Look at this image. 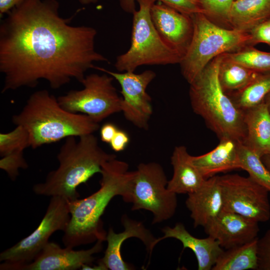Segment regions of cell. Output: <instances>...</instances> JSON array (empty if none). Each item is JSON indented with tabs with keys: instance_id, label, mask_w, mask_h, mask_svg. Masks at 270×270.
<instances>
[{
	"instance_id": "6da1fadb",
	"label": "cell",
	"mask_w": 270,
	"mask_h": 270,
	"mask_svg": "<svg viewBox=\"0 0 270 270\" xmlns=\"http://www.w3.org/2000/svg\"><path fill=\"white\" fill-rule=\"evenodd\" d=\"M59 7L56 0H24L2 18V93L35 88L40 80L52 89L73 79L81 83L94 62H108L95 48L96 30L70 25Z\"/></svg>"
},
{
	"instance_id": "7a4b0ae2",
	"label": "cell",
	"mask_w": 270,
	"mask_h": 270,
	"mask_svg": "<svg viewBox=\"0 0 270 270\" xmlns=\"http://www.w3.org/2000/svg\"><path fill=\"white\" fill-rule=\"evenodd\" d=\"M100 187L88 197L69 201L70 218L62 241L65 247L74 248L106 240L101 216L111 200L118 196L128 202L134 171H128V164L116 158L102 167Z\"/></svg>"
},
{
	"instance_id": "3957f363",
	"label": "cell",
	"mask_w": 270,
	"mask_h": 270,
	"mask_svg": "<svg viewBox=\"0 0 270 270\" xmlns=\"http://www.w3.org/2000/svg\"><path fill=\"white\" fill-rule=\"evenodd\" d=\"M75 137L66 138L57 155L58 168L50 172L44 182L34 186L36 194L61 196L69 201L78 199L77 188L100 174L104 162L116 158L100 148L93 134L80 136L78 140Z\"/></svg>"
},
{
	"instance_id": "277c9868",
	"label": "cell",
	"mask_w": 270,
	"mask_h": 270,
	"mask_svg": "<svg viewBox=\"0 0 270 270\" xmlns=\"http://www.w3.org/2000/svg\"><path fill=\"white\" fill-rule=\"evenodd\" d=\"M12 122L27 131L33 149L69 136L93 134L100 128L99 123L87 115L65 110L46 90L32 94L22 110L12 116Z\"/></svg>"
},
{
	"instance_id": "5b68a950",
	"label": "cell",
	"mask_w": 270,
	"mask_h": 270,
	"mask_svg": "<svg viewBox=\"0 0 270 270\" xmlns=\"http://www.w3.org/2000/svg\"><path fill=\"white\" fill-rule=\"evenodd\" d=\"M222 55L214 58L190 84V104L194 112L202 118L219 140L230 138L242 144L246 136L244 112L236 106L220 84L218 68Z\"/></svg>"
},
{
	"instance_id": "8992f818",
	"label": "cell",
	"mask_w": 270,
	"mask_h": 270,
	"mask_svg": "<svg viewBox=\"0 0 270 270\" xmlns=\"http://www.w3.org/2000/svg\"><path fill=\"white\" fill-rule=\"evenodd\" d=\"M194 25L192 38L182 58V75L190 84L215 58L250 46V36L246 32L220 26L204 14L191 16Z\"/></svg>"
},
{
	"instance_id": "52a82bcc",
	"label": "cell",
	"mask_w": 270,
	"mask_h": 270,
	"mask_svg": "<svg viewBox=\"0 0 270 270\" xmlns=\"http://www.w3.org/2000/svg\"><path fill=\"white\" fill-rule=\"evenodd\" d=\"M151 6L139 4L133 14L130 45L118 56L114 67L119 72H134L145 65L180 64L182 57L161 38L151 20Z\"/></svg>"
},
{
	"instance_id": "ba28073f",
	"label": "cell",
	"mask_w": 270,
	"mask_h": 270,
	"mask_svg": "<svg viewBox=\"0 0 270 270\" xmlns=\"http://www.w3.org/2000/svg\"><path fill=\"white\" fill-rule=\"evenodd\" d=\"M168 180L158 163H141L134 170L128 202L132 210H145L153 214L152 224L167 220L174 214L176 194L167 188Z\"/></svg>"
},
{
	"instance_id": "9c48e42d",
	"label": "cell",
	"mask_w": 270,
	"mask_h": 270,
	"mask_svg": "<svg viewBox=\"0 0 270 270\" xmlns=\"http://www.w3.org/2000/svg\"><path fill=\"white\" fill-rule=\"evenodd\" d=\"M70 218L69 200L58 196L50 198L46 213L37 228L29 236L0 254L4 262L0 270H20L32 262L58 230H66Z\"/></svg>"
},
{
	"instance_id": "30bf717a",
	"label": "cell",
	"mask_w": 270,
	"mask_h": 270,
	"mask_svg": "<svg viewBox=\"0 0 270 270\" xmlns=\"http://www.w3.org/2000/svg\"><path fill=\"white\" fill-rule=\"evenodd\" d=\"M114 79L106 73L86 76L81 82L82 89L69 91L58 97V102L65 110L86 114L99 123L122 110V98L113 84Z\"/></svg>"
},
{
	"instance_id": "8fae6325",
	"label": "cell",
	"mask_w": 270,
	"mask_h": 270,
	"mask_svg": "<svg viewBox=\"0 0 270 270\" xmlns=\"http://www.w3.org/2000/svg\"><path fill=\"white\" fill-rule=\"evenodd\" d=\"M223 210L254 221L266 222L270 218V191L249 176L227 174L218 176Z\"/></svg>"
},
{
	"instance_id": "7c38bea8",
	"label": "cell",
	"mask_w": 270,
	"mask_h": 270,
	"mask_svg": "<svg viewBox=\"0 0 270 270\" xmlns=\"http://www.w3.org/2000/svg\"><path fill=\"white\" fill-rule=\"evenodd\" d=\"M94 68L110 75L120 84L122 96L121 112L126 120L138 128L147 130L152 107L146 88L155 78L156 73L149 70L136 74L134 72H114L96 66Z\"/></svg>"
},
{
	"instance_id": "4fadbf2b",
	"label": "cell",
	"mask_w": 270,
	"mask_h": 270,
	"mask_svg": "<svg viewBox=\"0 0 270 270\" xmlns=\"http://www.w3.org/2000/svg\"><path fill=\"white\" fill-rule=\"evenodd\" d=\"M152 22L162 40L182 58L190 46L194 30L192 16L158 2L150 8Z\"/></svg>"
},
{
	"instance_id": "5bb4252c",
	"label": "cell",
	"mask_w": 270,
	"mask_h": 270,
	"mask_svg": "<svg viewBox=\"0 0 270 270\" xmlns=\"http://www.w3.org/2000/svg\"><path fill=\"white\" fill-rule=\"evenodd\" d=\"M104 240H98L88 250H74L62 248L58 244L48 242L36 258L22 266L20 270H76L84 264L92 265L94 255L102 249Z\"/></svg>"
},
{
	"instance_id": "9a60e30c",
	"label": "cell",
	"mask_w": 270,
	"mask_h": 270,
	"mask_svg": "<svg viewBox=\"0 0 270 270\" xmlns=\"http://www.w3.org/2000/svg\"><path fill=\"white\" fill-rule=\"evenodd\" d=\"M204 230L225 250L257 238L260 230L258 222L224 210Z\"/></svg>"
},
{
	"instance_id": "2e32d148",
	"label": "cell",
	"mask_w": 270,
	"mask_h": 270,
	"mask_svg": "<svg viewBox=\"0 0 270 270\" xmlns=\"http://www.w3.org/2000/svg\"><path fill=\"white\" fill-rule=\"evenodd\" d=\"M122 222L124 228L122 232L116 233L112 228H110L106 234L107 248L104 257L98 261L106 270L132 269L130 264L124 261L121 254L122 244L128 238H139L146 246L150 255L154 248L153 244L156 238L142 222L131 220L127 216H122Z\"/></svg>"
},
{
	"instance_id": "e0dca14e",
	"label": "cell",
	"mask_w": 270,
	"mask_h": 270,
	"mask_svg": "<svg viewBox=\"0 0 270 270\" xmlns=\"http://www.w3.org/2000/svg\"><path fill=\"white\" fill-rule=\"evenodd\" d=\"M186 205L190 212L194 228H205L223 210L222 193L218 176L206 179L196 190L188 194Z\"/></svg>"
},
{
	"instance_id": "ac0fdd59",
	"label": "cell",
	"mask_w": 270,
	"mask_h": 270,
	"mask_svg": "<svg viewBox=\"0 0 270 270\" xmlns=\"http://www.w3.org/2000/svg\"><path fill=\"white\" fill-rule=\"evenodd\" d=\"M162 232L164 235L156 238L154 248L164 239L175 238L181 242L183 249L189 248L194 253L198 270H212L224 250L218 242L210 236L200 238L193 236L180 222L176 223L173 227L166 226L162 229Z\"/></svg>"
},
{
	"instance_id": "d6986e66",
	"label": "cell",
	"mask_w": 270,
	"mask_h": 270,
	"mask_svg": "<svg viewBox=\"0 0 270 270\" xmlns=\"http://www.w3.org/2000/svg\"><path fill=\"white\" fill-rule=\"evenodd\" d=\"M242 142L230 138L220 140L211 151L198 156H191L192 164L205 179L234 170L240 169L239 148Z\"/></svg>"
},
{
	"instance_id": "ffe728a7",
	"label": "cell",
	"mask_w": 270,
	"mask_h": 270,
	"mask_svg": "<svg viewBox=\"0 0 270 270\" xmlns=\"http://www.w3.org/2000/svg\"><path fill=\"white\" fill-rule=\"evenodd\" d=\"M244 112L243 144L261 158L270 154V112L263 102Z\"/></svg>"
},
{
	"instance_id": "44dd1931",
	"label": "cell",
	"mask_w": 270,
	"mask_h": 270,
	"mask_svg": "<svg viewBox=\"0 0 270 270\" xmlns=\"http://www.w3.org/2000/svg\"><path fill=\"white\" fill-rule=\"evenodd\" d=\"M191 156L186 146L174 148L170 158L173 175L167 184L170 191L188 194L198 189L205 182L206 179L192 162Z\"/></svg>"
},
{
	"instance_id": "7402d4cb",
	"label": "cell",
	"mask_w": 270,
	"mask_h": 270,
	"mask_svg": "<svg viewBox=\"0 0 270 270\" xmlns=\"http://www.w3.org/2000/svg\"><path fill=\"white\" fill-rule=\"evenodd\" d=\"M270 18V0H234L230 10L231 28L248 32Z\"/></svg>"
},
{
	"instance_id": "603a6c76",
	"label": "cell",
	"mask_w": 270,
	"mask_h": 270,
	"mask_svg": "<svg viewBox=\"0 0 270 270\" xmlns=\"http://www.w3.org/2000/svg\"><path fill=\"white\" fill-rule=\"evenodd\" d=\"M258 240L224 250L212 270H258Z\"/></svg>"
},
{
	"instance_id": "cb8c5ba5",
	"label": "cell",
	"mask_w": 270,
	"mask_h": 270,
	"mask_svg": "<svg viewBox=\"0 0 270 270\" xmlns=\"http://www.w3.org/2000/svg\"><path fill=\"white\" fill-rule=\"evenodd\" d=\"M260 73L233 60L226 53L222 55L218 80L222 88L227 94L242 88Z\"/></svg>"
},
{
	"instance_id": "d4e9b609",
	"label": "cell",
	"mask_w": 270,
	"mask_h": 270,
	"mask_svg": "<svg viewBox=\"0 0 270 270\" xmlns=\"http://www.w3.org/2000/svg\"><path fill=\"white\" fill-rule=\"evenodd\" d=\"M270 92V72H261L242 88L228 94L236 106L244 111L264 102Z\"/></svg>"
},
{
	"instance_id": "484cf974",
	"label": "cell",
	"mask_w": 270,
	"mask_h": 270,
	"mask_svg": "<svg viewBox=\"0 0 270 270\" xmlns=\"http://www.w3.org/2000/svg\"><path fill=\"white\" fill-rule=\"evenodd\" d=\"M239 162L240 169L246 170L250 178L270 192V171L259 155L241 144L239 148Z\"/></svg>"
},
{
	"instance_id": "4316f807",
	"label": "cell",
	"mask_w": 270,
	"mask_h": 270,
	"mask_svg": "<svg viewBox=\"0 0 270 270\" xmlns=\"http://www.w3.org/2000/svg\"><path fill=\"white\" fill-rule=\"evenodd\" d=\"M233 60L258 72H270V52L246 46L234 52H226Z\"/></svg>"
},
{
	"instance_id": "83f0119b",
	"label": "cell",
	"mask_w": 270,
	"mask_h": 270,
	"mask_svg": "<svg viewBox=\"0 0 270 270\" xmlns=\"http://www.w3.org/2000/svg\"><path fill=\"white\" fill-rule=\"evenodd\" d=\"M234 0H198V2L204 14L212 22L219 26H229L230 28V15Z\"/></svg>"
},
{
	"instance_id": "f1b7e54d",
	"label": "cell",
	"mask_w": 270,
	"mask_h": 270,
	"mask_svg": "<svg viewBox=\"0 0 270 270\" xmlns=\"http://www.w3.org/2000/svg\"><path fill=\"white\" fill-rule=\"evenodd\" d=\"M24 150L18 148L11 150L2 156L0 160V168L4 170L13 180L18 175L20 168L26 169L28 166L24 157Z\"/></svg>"
},
{
	"instance_id": "f546056e",
	"label": "cell",
	"mask_w": 270,
	"mask_h": 270,
	"mask_svg": "<svg viewBox=\"0 0 270 270\" xmlns=\"http://www.w3.org/2000/svg\"><path fill=\"white\" fill-rule=\"evenodd\" d=\"M156 1L181 12L190 16L204 11L196 0H136L139 4L152 6Z\"/></svg>"
},
{
	"instance_id": "4dcf8cb0",
	"label": "cell",
	"mask_w": 270,
	"mask_h": 270,
	"mask_svg": "<svg viewBox=\"0 0 270 270\" xmlns=\"http://www.w3.org/2000/svg\"><path fill=\"white\" fill-rule=\"evenodd\" d=\"M258 270H270V228L258 240Z\"/></svg>"
},
{
	"instance_id": "1f68e13d",
	"label": "cell",
	"mask_w": 270,
	"mask_h": 270,
	"mask_svg": "<svg viewBox=\"0 0 270 270\" xmlns=\"http://www.w3.org/2000/svg\"><path fill=\"white\" fill-rule=\"evenodd\" d=\"M249 34L250 46L264 43L270 46V18L254 27Z\"/></svg>"
},
{
	"instance_id": "d6a6232c",
	"label": "cell",
	"mask_w": 270,
	"mask_h": 270,
	"mask_svg": "<svg viewBox=\"0 0 270 270\" xmlns=\"http://www.w3.org/2000/svg\"><path fill=\"white\" fill-rule=\"evenodd\" d=\"M129 142L130 137L127 132L118 129L109 144L113 150L120 152L126 148Z\"/></svg>"
},
{
	"instance_id": "836d02e7",
	"label": "cell",
	"mask_w": 270,
	"mask_h": 270,
	"mask_svg": "<svg viewBox=\"0 0 270 270\" xmlns=\"http://www.w3.org/2000/svg\"><path fill=\"white\" fill-rule=\"evenodd\" d=\"M118 129L113 123L106 122L100 128V137L102 142L110 144Z\"/></svg>"
},
{
	"instance_id": "e575fe53",
	"label": "cell",
	"mask_w": 270,
	"mask_h": 270,
	"mask_svg": "<svg viewBox=\"0 0 270 270\" xmlns=\"http://www.w3.org/2000/svg\"><path fill=\"white\" fill-rule=\"evenodd\" d=\"M24 0H0V16L2 18L14 6Z\"/></svg>"
},
{
	"instance_id": "d590c367",
	"label": "cell",
	"mask_w": 270,
	"mask_h": 270,
	"mask_svg": "<svg viewBox=\"0 0 270 270\" xmlns=\"http://www.w3.org/2000/svg\"><path fill=\"white\" fill-rule=\"evenodd\" d=\"M136 0H119L122 9L126 12L133 14L136 10Z\"/></svg>"
},
{
	"instance_id": "8d00e7d4",
	"label": "cell",
	"mask_w": 270,
	"mask_h": 270,
	"mask_svg": "<svg viewBox=\"0 0 270 270\" xmlns=\"http://www.w3.org/2000/svg\"><path fill=\"white\" fill-rule=\"evenodd\" d=\"M262 160L264 166L270 171V154L262 156Z\"/></svg>"
},
{
	"instance_id": "74e56055",
	"label": "cell",
	"mask_w": 270,
	"mask_h": 270,
	"mask_svg": "<svg viewBox=\"0 0 270 270\" xmlns=\"http://www.w3.org/2000/svg\"><path fill=\"white\" fill-rule=\"evenodd\" d=\"M264 102L266 105L268 109L270 112V92L265 97Z\"/></svg>"
},
{
	"instance_id": "f35d334b",
	"label": "cell",
	"mask_w": 270,
	"mask_h": 270,
	"mask_svg": "<svg viewBox=\"0 0 270 270\" xmlns=\"http://www.w3.org/2000/svg\"><path fill=\"white\" fill-rule=\"evenodd\" d=\"M83 4H88L97 2L99 0H78Z\"/></svg>"
},
{
	"instance_id": "ab89813d",
	"label": "cell",
	"mask_w": 270,
	"mask_h": 270,
	"mask_svg": "<svg viewBox=\"0 0 270 270\" xmlns=\"http://www.w3.org/2000/svg\"><path fill=\"white\" fill-rule=\"evenodd\" d=\"M198 2V0H196Z\"/></svg>"
}]
</instances>
